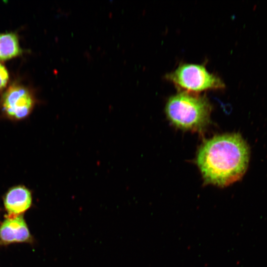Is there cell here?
<instances>
[{
	"label": "cell",
	"mask_w": 267,
	"mask_h": 267,
	"mask_svg": "<svg viewBox=\"0 0 267 267\" xmlns=\"http://www.w3.org/2000/svg\"><path fill=\"white\" fill-rule=\"evenodd\" d=\"M32 241V237L23 216L8 214L0 226V245Z\"/></svg>",
	"instance_id": "cell-4"
},
{
	"label": "cell",
	"mask_w": 267,
	"mask_h": 267,
	"mask_svg": "<svg viewBox=\"0 0 267 267\" xmlns=\"http://www.w3.org/2000/svg\"><path fill=\"white\" fill-rule=\"evenodd\" d=\"M32 105V98L23 88L10 87L4 94V108L13 117L21 119L26 117L30 112Z\"/></svg>",
	"instance_id": "cell-5"
},
{
	"label": "cell",
	"mask_w": 267,
	"mask_h": 267,
	"mask_svg": "<svg viewBox=\"0 0 267 267\" xmlns=\"http://www.w3.org/2000/svg\"><path fill=\"white\" fill-rule=\"evenodd\" d=\"M8 79V75L5 67L0 64V89L4 87Z\"/></svg>",
	"instance_id": "cell-8"
},
{
	"label": "cell",
	"mask_w": 267,
	"mask_h": 267,
	"mask_svg": "<svg viewBox=\"0 0 267 267\" xmlns=\"http://www.w3.org/2000/svg\"><path fill=\"white\" fill-rule=\"evenodd\" d=\"M212 106L205 95L179 91L168 100L165 111L170 122L179 128L201 131L209 122Z\"/></svg>",
	"instance_id": "cell-2"
},
{
	"label": "cell",
	"mask_w": 267,
	"mask_h": 267,
	"mask_svg": "<svg viewBox=\"0 0 267 267\" xmlns=\"http://www.w3.org/2000/svg\"><path fill=\"white\" fill-rule=\"evenodd\" d=\"M31 203V192L22 186L11 188L4 198L5 208L9 215H21L30 208Z\"/></svg>",
	"instance_id": "cell-6"
},
{
	"label": "cell",
	"mask_w": 267,
	"mask_h": 267,
	"mask_svg": "<svg viewBox=\"0 0 267 267\" xmlns=\"http://www.w3.org/2000/svg\"><path fill=\"white\" fill-rule=\"evenodd\" d=\"M249 150L237 134L216 136L198 150L197 163L205 181L226 186L239 180L248 167Z\"/></svg>",
	"instance_id": "cell-1"
},
{
	"label": "cell",
	"mask_w": 267,
	"mask_h": 267,
	"mask_svg": "<svg viewBox=\"0 0 267 267\" xmlns=\"http://www.w3.org/2000/svg\"><path fill=\"white\" fill-rule=\"evenodd\" d=\"M20 52L18 41L13 33L0 34V60H4Z\"/></svg>",
	"instance_id": "cell-7"
},
{
	"label": "cell",
	"mask_w": 267,
	"mask_h": 267,
	"mask_svg": "<svg viewBox=\"0 0 267 267\" xmlns=\"http://www.w3.org/2000/svg\"><path fill=\"white\" fill-rule=\"evenodd\" d=\"M167 79L180 91L198 93L225 88L223 82L217 75L210 73L201 64L184 63L166 75Z\"/></svg>",
	"instance_id": "cell-3"
}]
</instances>
